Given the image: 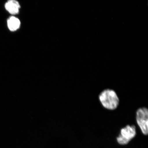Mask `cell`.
I'll return each instance as SVG.
<instances>
[{
    "label": "cell",
    "instance_id": "3957f363",
    "mask_svg": "<svg viewBox=\"0 0 148 148\" xmlns=\"http://www.w3.org/2000/svg\"><path fill=\"white\" fill-rule=\"evenodd\" d=\"M137 123L142 133L147 135L148 133V110L145 107L138 109L136 112Z\"/></svg>",
    "mask_w": 148,
    "mask_h": 148
},
{
    "label": "cell",
    "instance_id": "6da1fadb",
    "mask_svg": "<svg viewBox=\"0 0 148 148\" xmlns=\"http://www.w3.org/2000/svg\"><path fill=\"white\" fill-rule=\"evenodd\" d=\"M99 99L102 105L109 110H115L119 104V100L117 94L112 90H105L100 94Z\"/></svg>",
    "mask_w": 148,
    "mask_h": 148
},
{
    "label": "cell",
    "instance_id": "7a4b0ae2",
    "mask_svg": "<svg viewBox=\"0 0 148 148\" xmlns=\"http://www.w3.org/2000/svg\"><path fill=\"white\" fill-rule=\"evenodd\" d=\"M136 135V127L135 126L127 125L121 130L120 134L116 139L120 144L126 145Z\"/></svg>",
    "mask_w": 148,
    "mask_h": 148
},
{
    "label": "cell",
    "instance_id": "277c9868",
    "mask_svg": "<svg viewBox=\"0 0 148 148\" xmlns=\"http://www.w3.org/2000/svg\"><path fill=\"white\" fill-rule=\"evenodd\" d=\"M5 9L11 14H17L19 12L20 5L19 3L14 0H10L5 3Z\"/></svg>",
    "mask_w": 148,
    "mask_h": 148
},
{
    "label": "cell",
    "instance_id": "5b68a950",
    "mask_svg": "<svg viewBox=\"0 0 148 148\" xmlns=\"http://www.w3.org/2000/svg\"><path fill=\"white\" fill-rule=\"evenodd\" d=\"M7 23L8 29L12 31L17 30L19 28L21 24L20 20L14 16H11L8 18Z\"/></svg>",
    "mask_w": 148,
    "mask_h": 148
}]
</instances>
